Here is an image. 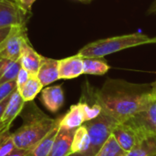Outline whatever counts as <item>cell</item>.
<instances>
[{
    "label": "cell",
    "instance_id": "27",
    "mask_svg": "<svg viewBox=\"0 0 156 156\" xmlns=\"http://www.w3.org/2000/svg\"><path fill=\"white\" fill-rule=\"evenodd\" d=\"M36 0H16L17 4L22 7L24 8L26 11L29 12L30 13V9H31V6L32 5L34 4Z\"/></svg>",
    "mask_w": 156,
    "mask_h": 156
},
{
    "label": "cell",
    "instance_id": "5",
    "mask_svg": "<svg viewBox=\"0 0 156 156\" xmlns=\"http://www.w3.org/2000/svg\"><path fill=\"white\" fill-rule=\"evenodd\" d=\"M144 138L156 135V98L153 97L147 108L139 112L127 122Z\"/></svg>",
    "mask_w": 156,
    "mask_h": 156
},
{
    "label": "cell",
    "instance_id": "22",
    "mask_svg": "<svg viewBox=\"0 0 156 156\" xmlns=\"http://www.w3.org/2000/svg\"><path fill=\"white\" fill-rule=\"evenodd\" d=\"M126 154L127 153L119 145L116 139L112 134L98 153L93 156H126Z\"/></svg>",
    "mask_w": 156,
    "mask_h": 156
},
{
    "label": "cell",
    "instance_id": "19",
    "mask_svg": "<svg viewBox=\"0 0 156 156\" xmlns=\"http://www.w3.org/2000/svg\"><path fill=\"white\" fill-rule=\"evenodd\" d=\"M83 74L89 75H104L111 69L103 58H82Z\"/></svg>",
    "mask_w": 156,
    "mask_h": 156
},
{
    "label": "cell",
    "instance_id": "25",
    "mask_svg": "<svg viewBox=\"0 0 156 156\" xmlns=\"http://www.w3.org/2000/svg\"><path fill=\"white\" fill-rule=\"evenodd\" d=\"M16 90H17L16 80H12L0 84V101L9 97Z\"/></svg>",
    "mask_w": 156,
    "mask_h": 156
},
{
    "label": "cell",
    "instance_id": "24",
    "mask_svg": "<svg viewBox=\"0 0 156 156\" xmlns=\"http://www.w3.org/2000/svg\"><path fill=\"white\" fill-rule=\"evenodd\" d=\"M80 101L82 103L85 122L93 120V119L97 118L101 113V108L98 103L93 101V104L90 105L89 102H87L85 101Z\"/></svg>",
    "mask_w": 156,
    "mask_h": 156
},
{
    "label": "cell",
    "instance_id": "12",
    "mask_svg": "<svg viewBox=\"0 0 156 156\" xmlns=\"http://www.w3.org/2000/svg\"><path fill=\"white\" fill-rule=\"evenodd\" d=\"M41 101L51 112H57L64 104V92L61 85L50 86L41 90Z\"/></svg>",
    "mask_w": 156,
    "mask_h": 156
},
{
    "label": "cell",
    "instance_id": "30",
    "mask_svg": "<svg viewBox=\"0 0 156 156\" xmlns=\"http://www.w3.org/2000/svg\"><path fill=\"white\" fill-rule=\"evenodd\" d=\"M27 152L28 151H27V150H19V149H16L15 152H13V153H11V154H7V155L5 156H26L27 154Z\"/></svg>",
    "mask_w": 156,
    "mask_h": 156
},
{
    "label": "cell",
    "instance_id": "37",
    "mask_svg": "<svg viewBox=\"0 0 156 156\" xmlns=\"http://www.w3.org/2000/svg\"><path fill=\"white\" fill-rule=\"evenodd\" d=\"M15 1H16V0H15Z\"/></svg>",
    "mask_w": 156,
    "mask_h": 156
},
{
    "label": "cell",
    "instance_id": "31",
    "mask_svg": "<svg viewBox=\"0 0 156 156\" xmlns=\"http://www.w3.org/2000/svg\"><path fill=\"white\" fill-rule=\"evenodd\" d=\"M147 15H156V0H154L153 3L150 5L147 11Z\"/></svg>",
    "mask_w": 156,
    "mask_h": 156
},
{
    "label": "cell",
    "instance_id": "9",
    "mask_svg": "<svg viewBox=\"0 0 156 156\" xmlns=\"http://www.w3.org/2000/svg\"><path fill=\"white\" fill-rule=\"evenodd\" d=\"M83 74V60L79 55L58 60V80H70Z\"/></svg>",
    "mask_w": 156,
    "mask_h": 156
},
{
    "label": "cell",
    "instance_id": "21",
    "mask_svg": "<svg viewBox=\"0 0 156 156\" xmlns=\"http://www.w3.org/2000/svg\"><path fill=\"white\" fill-rule=\"evenodd\" d=\"M90 136L86 127L82 124L76 129L72 144H71V154L80 153L86 154L90 148Z\"/></svg>",
    "mask_w": 156,
    "mask_h": 156
},
{
    "label": "cell",
    "instance_id": "39",
    "mask_svg": "<svg viewBox=\"0 0 156 156\" xmlns=\"http://www.w3.org/2000/svg\"><path fill=\"white\" fill-rule=\"evenodd\" d=\"M14 1H15V0H14Z\"/></svg>",
    "mask_w": 156,
    "mask_h": 156
},
{
    "label": "cell",
    "instance_id": "1",
    "mask_svg": "<svg viewBox=\"0 0 156 156\" xmlns=\"http://www.w3.org/2000/svg\"><path fill=\"white\" fill-rule=\"evenodd\" d=\"M153 97L151 84L107 79L102 87L93 93L92 100L101 106V112L118 122H125L145 110Z\"/></svg>",
    "mask_w": 156,
    "mask_h": 156
},
{
    "label": "cell",
    "instance_id": "15",
    "mask_svg": "<svg viewBox=\"0 0 156 156\" xmlns=\"http://www.w3.org/2000/svg\"><path fill=\"white\" fill-rule=\"evenodd\" d=\"M84 122H85V118H84L82 103L80 101L79 103L71 105L69 111L64 116L60 117L59 126L61 128L71 130V129L79 128Z\"/></svg>",
    "mask_w": 156,
    "mask_h": 156
},
{
    "label": "cell",
    "instance_id": "34",
    "mask_svg": "<svg viewBox=\"0 0 156 156\" xmlns=\"http://www.w3.org/2000/svg\"><path fill=\"white\" fill-rule=\"evenodd\" d=\"M6 127H10V126H5V125H4L3 123H1V124H0V133H1L4 129H5Z\"/></svg>",
    "mask_w": 156,
    "mask_h": 156
},
{
    "label": "cell",
    "instance_id": "17",
    "mask_svg": "<svg viewBox=\"0 0 156 156\" xmlns=\"http://www.w3.org/2000/svg\"><path fill=\"white\" fill-rule=\"evenodd\" d=\"M21 67L20 58L13 61L0 58V84L16 80Z\"/></svg>",
    "mask_w": 156,
    "mask_h": 156
},
{
    "label": "cell",
    "instance_id": "16",
    "mask_svg": "<svg viewBox=\"0 0 156 156\" xmlns=\"http://www.w3.org/2000/svg\"><path fill=\"white\" fill-rule=\"evenodd\" d=\"M58 130H59V121L56 124V126L44 138H42L34 147L28 150L26 156H48Z\"/></svg>",
    "mask_w": 156,
    "mask_h": 156
},
{
    "label": "cell",
    "instance_id": "6",
    "mask_svg": "<svg viewBox=\"0 0 156 156\" xmlns=\"http://www.w3.org/2000/svg\"><path fill=\"white\" fill-rule=\"evenodd\" d=\"M27 38L25 26H14L11 32L0 45V58L16 61L20 58L24 40Z\"/></svg>",
    "mask_w": 156,
    "mask_h": 156
},
{
    "label": "cell",
    "instance_id": "28",
    "mask_svg": "<svg viewBox=\"0 0 156 156\" xmlns=\"http://www.w3.org/2000/svg\"><path fill=\"white\" fill-rule=\"evenodd\" d=\"M13 27H2L0 28V45L5 41V39L7 37L9 33L11 32Z\"/></svg>",
    "mask_w": 156,
    "mask_h": 156
},
{
    "label": "cell",
    "instance_id": "14",
    "mask_svg": "<svg viewBox=\"0 0 156 156\" xmlns=\"http://www.w3.org/2000/svg\"><path fill=\"white\" fill-rule=\"evenodd\" d=\"M25 104L26 102L20 96L18 90H15L11 94L9 101L5 108L1 122L5 126H11L14 120L22 112Z\"/></svg>",
    "mask_w": 156,
    "mask_h": 156
},
{
    "label": "cell",
    "instance_id": "35",
    "mask_svg": "<svg viewBox=\"0 0 156 156\" xmlns=\"http://www.w3.org/2000/svg\"><path fill=\"white\" fill-rule=\"evenodd\" d=\"M154 37V44H156V37Z\"/></svg>",
    "mask_w": 156,
    "mask_h": 156
},
{
    "label": "cell",
    "instance_id": "32",
    "mask_svg": "<svg viewBox=\"0 0 156 156\" xmlns=\"http://www.w3.org/2000/svg\"><path fill=\"white\" fill-rule=\"evenodd\" d=\"M151 86H152V95L156 98V80L153 83H151Z\"/></svg>",
    "mask_w": 156,
    "mask_h": 156
},
{
    "label": "cell",
    "instance_id": "36",
    "mask_svg": "<svg viewBox=\"0 0 156 156\" xmlns=\"http://www.w3.org/2000/svg\"><path fill=\"white\" fill-rule=\"evenodd\" d=\"M81 1H85V0H81ZM88 1H89V0H88Z\"/></svg>",
    "mask_w": 156,
    "mask_h": 156
},
{
    "label": "cell",
    "instance_id": "4",
    "mask_svg": "<svg viewBox=\"0 0 156 156\" xmlns=\"http://www.w3.org/2000/svg\"><path fill=\"white\" fill-rule=\"evenodd\" d=\"M117 123V121L103 112H101L97 118L85 122L83 125L88 131L90 142V148L85 155H95L112 135L113 128Z\"/></svg>",
    "mask_w": 156,
    "mask_h": 156
},
{
    "label": "cell",
    "instance_id": "3",
    "mask_svg": "<svg viewBox=\"0 0 156 156\" xmlns=\"http://www.w3.org/2000/svg\"><path fill=\"white\" fill-rule=\"evenodd\" d=\"M146 44H154V37L143 33L126 34L90 42L80 48L77 55L81 58H104L112 53Z\"/></svg>",
    "mask_w": 156,
    "mask_h": 156
},
{
    "label": "cell",
    "instance_id": "29",
    "mask_svg": "<svg viewBox=\"0 0 156 156\" xmlns=\"http://www.w3.org/2000/svg\"><path fill=\"white\" fill-rule=\"evenodd\" d=\"M10 96H11V95H10ZM10 96L7 97V98H5V99L3 100L2 101H0V124L2 123V122H1V119H2V116H3L5 108V106H6V104H7V102H8V101H9Z\"/></svg>",
    "mask_w": 156,
    "mask_h": 156
},
{
    "label": "cell",
    "instance_id": "11",
    "mask_svg": "<svg viewBox=\"0 0 156 156\" xmlns=\"http://www.w3.org/2000/svg\"><path fill=\"white\" fill-rule=\"evenodd\" d=\"M41 84L48 86L58 80V60L41 56L40 65L37 73Z\"/></svg>",
    "mask_w": 156,
    "mask_h": 156
},
{
    "label": "cell",
    "instance_id": "23",
    "mask_svg": "<svg viewBox=\"0 0 156 156\" xmlns=\"http://www.w3.org/2000/svg\"><path fill=\"white\" fill-rule=\"evenodd\" d=\"M16 150L10 133V127H6L0 133V156H5Z\"/></svg>",
    "mask_w": 156,
    "mask_h": 156
},
{
    "label": "cell",
    "instance_id": "20",
    "mask_svg": "<svg viewBox=\"0 0 156 156\" xmlns=\"http://www.w3.org/2000/svg\"><path fill=\"white\" fill-rule=\"evenodd\" d=\"M43 85L38 80L37 75H30L28 80L18 89V92L25 102L33 101L36 96L42 90Z\"/></svg>",
    "mask_w": 156,
    "mask_h": 156
},
{
    "label": "cell",
    "instance_id": "38",
    "mask_svg": "<svg viewBox=\"0 0 156 156\" xmlns=\"http://www.w3.org/2000/svg\"><path fill=\"white\" fill-rule=\"evenodd\" d=\"M80 1H81V0H80Z\"/></svg>",
    "mask_w": 156,
    "mask_h": 156
},
{
    "label": "cell",
    "instance_id": "33",
    "mask_svg": "<svg viewBox=\"0 0 156 156\" xmlns=\"http://www.w3.org/2000/svg\"><path fill=\"white\" fill-rule=\"evenodd\" d=\"M68 156H86L83 154H80V153H74V154H70Z\"/></svg>",
    "mask_w": 156,
    "mask_h": 156
},
{
    "label": "cell",
    "instance_id": "8",
    "mask_svg": "<svg viewBox=\"0 0 156 156\" xmlns=\"http://www.w3.org/2000/svg\"><path fill=\"white\" fill-rule=\"evenodd\" d=\"M112 134L126 153L131 151L143 139L139 133L127 122H118L113 128Z\"/></svg>",
    "mask_w": 156,
    "mask_h": 156
},
{
    "label": "cell",
    "instance_id": "18",
    "mask_svg": "<svg viewBox=\"0 0 156 156\" xmlns=\"http://www.w3.org/2000/svg\"><path fill=\"white\" fill-rule=\"evenodd\" d=\"M126 156H156V135L144 137Z\"/></svg>",
    "mask_w": 156,
    "mask_h": 156
},
{
    "label": "cell",
    "instance_id": "26",
    "mask_svg": "<svg viewBox=\"0 0 156 156\" xmlns=\"http://www.w3.org/2000/svg\"><path fill=\"white\" fill-rule=\"evenodd\" d=\"M30 75L31 74L27 69H25L23 67H21V69H19V72L17 74L16 80V85H17V90L20 89L28 80Z\"/></svg>",
    "mask_w": 156,
    "mask_h": 156
},
{
    "label": "cell",
    "instance_id": "7",
    "mask_svg": "<svg viewBox=\"0 0 156 156\" xmlns=\"http://www.w3.org/2000/svg\"><path fill=\"white\" fill-rule=\"evenodd\" d=\"M28 14L14 0H0V28L25 26Z\"/></svg>",
    "mask_w": 156,
    "mask_h": 156
},
{
    "label": "cell",
    "instance_id": "10",
    "mask_svg": "<svg viewBox=\"0 0 156 156\" xmlns=\"http://www.w3.org/2000/svg\"><path fill=\"white\" fill-rule=\"evenodd\" d=\"M75 131L76 129L68 130L59 126V130L57 133L48 156L69 155L71 154V144Z\"/></svg>",
    "mask_w": 156,
    "mask_h": 156
},
{
    "label": "cell",
    "instance_id": "2",
    "mask_svg": "<svg viewBox=\"0 0 156 156\" xmlns=\"http://www.w3.org/2000/svg\"><path fill=\"white\" fill-rule=\"evenodd\" d=\"M26 108L27 112L23 114L24 123L12 133V138L16 149L28 151L56 126L59 118L52 119L44 114L33 101H29Z\"/></svg>",
    "mask_w": 156,
    "mask_h": 156
},
{
    "label": "cell",
    "instance_id": "13",
    "mask_svg": "<svg viewBox=\"0 0 156 156\" xmlns=\"http://www.w3.org/2000/svg\"><path fill=\"white\" fill-rule=\"evenodd\" d=\"M20 60L21 65L25 69H27L31 75H37L40 65L41 55L30 46L28 37L26 38L22 44Z\"/></svg>",
    "mask_w": 156,
    "mask_h": 156
}]
</instances>
